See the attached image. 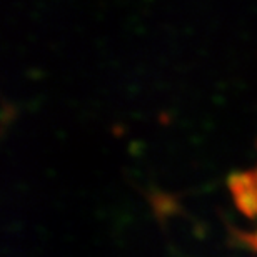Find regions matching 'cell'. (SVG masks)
I'll list each match as a JSON object with an SVG mask.
<instances>
[{"label":"cell","mask_w":257,"mask_h":257,"mask_svg":"<svg viewBox=\"0 0 257 257\" xmlns=\"http://www.w3.org/2000/svg\"><path fill=\"white\" fill-rule=\"evenodd\" d=\"M227 186L230 192L234 195L247 191L250 187L257 186V172H240V174H232L227 181Z\"/></svg>","instance_id":"2"},{"label":"cell","mask_w":257,"mask_h":257,"mask_svg":"<svg viewBox=\"0 0 257 257\" xmlns=\"http://www.w3.org/2000/svg\"><path fill=\"white\" fill-rule=\"evenodd\" d=\"M235 205L245 217H257V186L234 195Z\"/></svg>","instance_id":"1"},{"label":"cell","mask_w":257,"mask_h":257,"mask_svg":"<svg viewBox=\"0 0 257 257\" xmlns=\"http://www.w3.org/2000/svg\"><path fill=\"white\" fill-rule=\"evenodd\" d=\"M152 205L156 209V212L159 215H169V214H174L176 210V200L172 197H169L166 194H157L152 197Z\"/></svg>","instance_id":"3"},{"label":"cell","mask_w":257,"mask_h":257,"mask_svg":"<svg viewBox=\"0 0 257 257\" xmlns=\"http://www.w3.org/2000/svg\"><path fill=\"white\" fill-rule=\"evenodd\" d=\"M237 235L244 244H247L250 249L257 252V230L255 232H250V234L249 232H239Z\"/></svg>","instance_id":"4"}]
</instances>
